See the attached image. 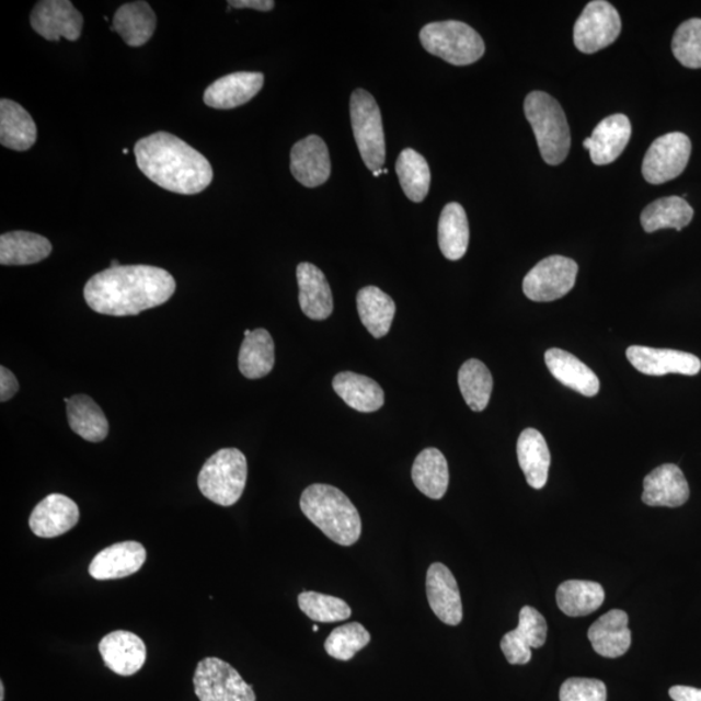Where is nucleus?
<instances>
[{"label":"nucleus","mask_w":701,"mask_h":701,"mask_svg":"<svg viewBox=\"0 0 701 701\" xmlns=\"http://www.w3.org/2000/svg\"><path fill=\"white\" fill-rule=\"evenodd\" d=\"M175 291L170 272L151 265H120L88 280L83 296L91 310L116 318L164 304Z\"/></svg>","instance_id":"1"},{"label":"nucleus","mask_w":701,"mask_h":701,"mask_svg":"<svg viewBox=\"0 0 701 701\" xmlns=\"http://www.w3.org/2000/svg\"><path fill=\"white\" fill-rule=\"evenodd\" d=\"M135 156L140 172L171 193L199 194L214 180L209 161L171 133L158 131L139 139Z\"/></svg>","instance_id":"2"},{"label":"nucleus","mask_w":701,"mask_h":701,"mask_svg":"<svg viewBox=\"0 0 701 701\" xmlns=\"http://www.w3.org/2000/svg\"><path fill=\"white\" fill-rule=\"evenodd\" d=\"M300 509L313 525L341 545H353L361 536V518L340 489L315 483L303 491Z\"/></svg>","instance_id":"3"},{"label":"nucleus","mask_w":701,"mask_h":701,"mask_svg":"<svg viewBox=\"0 0 701 701\" xmlns=\"http://www.w3.org/2000/svg\"><path fill=\"white\" fill-rule=\"evenodd\" d=\"M524 107L545 163H563L571 151L572 140L570 124L559 102L543 91H532L526 96Z\"/></svg>","instance_id":"4"},{"label":"nucleus","mask_w":701,"mask_h":701,"mask_svg":"<svg viewBox=\"0 0 701 701\" xmlns=\"http://www.w3.org/2000/svg\"><path fill=\"white\" fill-rule=\"evenodd\" d=\"M248 482V460L237 448H222L203 466L198 476L200 493L210 502L231 507L241 499Z\"/></svg>","instance_id":"5"},{"label":"nucleus","mask_w":701,"mask_h":701,"mask_svg":"<svg viewBox=\"0 0 701 701\" xmlns=\"http://www.w3.org/2000/svg\"><path fill=\"white\" fill-rule=\"evenodd\" d=\"M420 41L427 53L458 67L473 65L486 50L481 35L472 26L456 20L425 25L420 32Z\"/></svg>","instance_id":"6"},{"label":"nucleus","mask_w":701,"mask_h":701,"mask_svg":"<svg viewBox=\"0 0 701 701\" xmlns=\"http://www.w3.org/2000/svg\"><path fill=\"white\" fill-rule=\"evenodd\" d=\"M350 124L357 149L370 172L382 170L386 142L381 110L368 91L356 89L349 102Z\"/></svg>","instance_id":"7"},{"label":"nucleus","mask_w":701,"mask_h":701,"mask_svg":"<svg viewBox=\"0 0 701 701\" xmlns=\"http://www.w3.org/2000/svg\"><path fill=\"white\" fill-rule=\"evenodd\" d=\"M194 690L200 701H256L255 691L233 666L207 657L196 666Z\"/></svg>","instance_id":"8"},{"label":"nucleus","mask_w":701,"mask_h":701,"mask_svg":"<svg viewBox=\"0 0 701 701\" xmlns=\"http://www.w3.org/2000/svg\"><path fill=\"white\" fill-rule=\"evenodd\" d=\"M691 149V140L683 133H668L658 137L643 159L644 180L652 185H662L677 179L689 164Z\"/></svg>","instance_id":"9"},{"label":"nucleus","mask_w":701,"mask_h":701,"mask_svg":"<svg viewBox=\"0 0 701 701\" xmlns=\"http://www.w3.org/2000/svg\"><path fill=\"white\" fill-rule=\"evenodd\" d=\"M578 275L573 258L550 256L539 262L524 278L522 289L532 301H553L571 292Z\"/></svg>","instance_id":"10"},{"label":"nucleus","mask_w":701,"mask_h":701,"mask_svg":"<svg viewBox=\"0 0 701 701\" xmlns=\"http://www.w3.org/2000/svg\"><path fill=\"white\" fill-rule=\"evenodd\" d=\"M622 30L619 12L605 0L586 5L574 25V45L581 53L595 54L612 45Z\"/></svg>","instance_id":"11"},{"label":"nucleus","mask_w":701,"mask_h":701,"mask_svg":"<svg viewBox=\"0 0 701 701\" xmlns=\"http://www.w3.org/2000/svg\"><path fill=\"white\" fill-rule=\"evenodd\" d=\"M31 25L47 41H79L83 27V18L69 0H42L34 5Z\"/></svg>","instance_id":"12"},{"label":"nucleus","mask_w":701,"mask_h":701,"mask_svg":"<svg viewBox=\"0 0 701 701\" xmlns=\"http://www.w3.org/2000/svg\"><path fill=\"white\" fill-rule=\"evenodd\" d=\"M627 357L631 366L647 376H697L701 370L699 357L683 350L631 346Z\"/></svg>","instance_id":"13"},{"label":"nucleus","mask_w":701,"mask_h":701,"mask_svg":"<svg viewBox=\"0 0 701 701\" xmlns=\"http://www.w3.org/2000/svg\"><path fill=\"white\" fill-rule=\"evenodd\" d=\"M547 621L536 608L521 609L520 621L515 630L502 637L501 648L512 665H525L531 660V648H541L547 640Z\"/></svg>","instance_id":"14"},{"label":"nucleus","mask_w":701,"mask_h":701,"mask_svg":"<svg viewBox=\"0 0 701 701\" xmlns=\"http://www.w3.org/2000/svg\"><path fill=\"white\" fill-rule=\"evenodd\" d=\"M290 160L294 179L306 187L324 185L331 177V156L326 143L319 136H308L294 145Z\"/></svg>","instance_id":"15"},{"label":"nucleus","mask_w":701,"mask_h":701,"mask_svg":"<svg viewBox=\"0 0 701 701\" xmlns=\"http://www.w3.org/2000/svg\"><path fill=\"white\" fill-rule=\"evenodd\" d=\"M426 594L432 611L446 625L462 621V602L458 582L445 564L434 563L426 574Z\"/></svg>","instance_id":"16"},{"label":"nucleus","mask_w":701,"mask_h":701,"mask_svg":"<svg viewBox=\"0 0 701 701\" xmlns=\"http://www.w3.org/2000/svg\"><path fill=\"white\" fill-rule=\"evenodd\" d=\"M80 521V509L70 497L51 494L32 512L30 526L39 538H56L72 530Z\"/></svg>","instance_id":"17"},{"label":"nucleus","mask_w":701,"mask_h":701,"mask_svg":"<svg viewBox=\"0 0 701 701\" xmlns=\"http://www.w3.org/2000/svg\"><path fill=\"white\" fill-rule=\"evenodd\" d=\"M642 501L650 507L678 508L689 501L690 487L681 468L664 464L643 481Z\"/></svg>","instance_id":"18"},{"label":"nucleus","mask_w":701,"mask_h":701,"mask_svg":"<svg viewBox=\"0 0 701 701\" xmlns=\"http://www.w3.org/2000/svg\"><path fill=\"white\" fill-rule=\"evenodd\" d=\"M100 652L107 668L118 676H135L143 668L147 657L145 643L130 631L117 630L105 635Z\"/></svg>","instance_id":"19"},{"label":"nucleus","mask_w":701,"mask_h":701,"mask_svg":"<svg viewBox=\"0 0 701 701\" xmlns=\"http://www.w3.org/2000/svg\"><path fill=\"white\" fill-rule=\"evenodd\" d=\"M146 558L145 547L138 542L112 544L91 561L89 573L97 581L129 577L143 566Z\"/></svg>","instance_id":"20"},{"label":"nucleus","mask_w":701,"mask_h":701,"mask_svg":"<svg viewBox=\"0 0 701 701\" xmlns=\"http://www.w3.org/2000/svg\"><path fill=\"white\" fill-rule=\"evenodd\" d=\"M264 85L261 72H235L221 77L209 85L203 101L216 110L241 107L256 96Z\"/></svg>","instance_id":"21"},{"label":"nucleus","mask_w":701,"mask_h":701,"mask_svg":"<svg viewBox=\"0 0 701 701\" xmlns=\"http://www.w3.org/2000/svg\"><path fill=\"white\" fill-rule=\"evenodd\" d=\"M299 303L308 319L322 321L333 313V294L324 272L311 263H300L297 268Z\"/></svg>","instance_id":"22"},{"label":"nucleus","mask_w":701,"mask_h":701,"mask_svg":"<svg viewBox=\"0 0 701 701\" xmlns=\"http://www.w3.org/2000/svg\"><path fill=\"white\" fill-rule=\"evenodd\" d=\"M629 616L620 609L607 612L588 629V640L596 654L617 658L627 654L631 646Z\"/></svg>","instance_id":"23"},{"label":"nucleus","mask_w":701,"mask_h":701,"mask_svg":"<svg viewBox=\"0 0 701 701\" xmlns=\"http://www.w3.org/2000/svg\"><path fill=\"white\" fill-rule=\"evenodd\" d=\"M544 359L551 375L566 388L588 398L598 394L600 390L598 376L576 356L564 349L551 348L547 350Z\"/></svg>","instance_id":"24"},{"label":"nucleus","mask_w":701,"mask_h":701,"mask_svg":"<svg viewBox=\"0 0 701 701\" xmlns=\"http://www.w3.org/2000/svg\"><path fill=\"white\" fill-rule=\"evenodd\" d=\"M157 24V13L151 5L139 0L126 3L116 11L111 31L120 34L126 45L140 47L152 38Z\"/></svg>","instance_id":"25"},{"label":"nucleus","mask_w":701,"mask_h":701,"mask_svg":"<svg viewBox=\"0 0 701 701\" xmlns=\"http://www.w3.org/2000/svg\"><path fill=\"white\" fill-rule=\"evenodd\" d=\"M631 137L628 116L617 114L605 118L593 131L590 157L596 165H607L621 156Z\"/></svg>","instance_id":"26"},{"label":"nucleus","mask_w":701,"mask_h":701,"mask_svg":"<svg viewBox=\"0 0 701 701\" xmlns=\"http://www.w3.org/2000/svg\"><path fill=\"white\" fill-rule=\"evenodd\" d=\"M37 125L23 105L0 101V143L13 151H27L37 140Z\"/></svg>","instance_id":"27"},{"label":"nucleus","mask_w":701,"mask_h":701,"mask_svg":"<svg viewBox=\"0 0 701 701\" xmlns=\"http://www.w3.org/2000/svg\"><path fill=\"white\" fill-rule=\"evenodd\" d=\"M517 458L529 486L543 489L549 480L551 453L542 433L525 429L517 440Z\"/></svg>","instance_id":"28"},{"label":"nucleus","mask_w":701,"mask_h":701,"mask_svg":"<svg viewBox=\"0 0 701 701\" xmlns=\"http://www.w3.org/2000/svg\"><path fill=\"white\" fill-rule=\"evenodd\" d=\"M333 389L350 409L370 413L382 409L384 394L381 386L371 378L342 371L333 380Z\"/></svg>","instance_id":"29"},{"label":"nucleus","mask_w":701,"mask_h":701,"mask_svg":"<svg viewBox=\"0 0 701 701\" xmlns=\"http://www.w3.org/2000/svg\"><path fill=\"white\" fill-rule=\"evenodd\" d=\"M53 244L31 231H10L0 237V264L32 265L50 256Z\"/></svg>","instance_id":"30"},{"label":"nucleus","mask_w":701,"mask_h":701,"mask_svg":"<svg viewBox=\"0 0 701 701\" xmlns=\"http://www.w3.org/2000/svg\"><path fill=\"white\" fill-rule=\"evenodd\" d=\"M356 303L363 325L375 338L389 334L397 306L388 294L376 286H367L357 292Z\"/></svg>","instance_id":"31"},{"label":"nucleus","mask_w":701,"mask_h":701,"mask_svg":"<svg viewBox=\"0 0 701 701\" xmlns=\"http://www.w3.org/2000/svg\"><path fill=\"white\" fill-rule=\"evenodd\" d=\"M70 429L77 436L93 441H102L108 436L110 425L101 406L88 395L65 399Z\"/></svg>","instance_id":"32"},{"label":"nucleus","mask_w":701,"mask_h":701,"mask_svg":"<svg viewBox=\"0 0 701 701\" xmlns=\"http://www.w3.org/2000/svg\"><path fill=\"white\" fill-rule=\"evenodd\" d=\"M412 480L421 493L434 501L441 499L450 483L445 455L433 447L420 452L412 468Z\"/></svg>","instance_id":"33"},{"label":"nucleus","mask_w":701,"mask_h":701,"mask_svg":"<svg viewBox=\"0 0 701 701\" xmlns=\"http://www.w3.org/2000/svg\"><path fill=\"white\" fill-rule=\"evenodd\" d=\"M275 342L265 329H256L244 336L238 366L241 374L249 380H257L268 376L275 367Z\"/></svg>","instance_id":"34"},{"label":"nucleus","mask_w":701,"mask_h":701,"mask_svg":"<svg viewBox=\"0 0 701 701\" xmlns=\"http://www.w3.org/2000/svg\"><path fill=\"white\" fill-rule=\"evenodd\" d=\"M438 242L441 254L448 261H460L469 245V222L466 209L459 203H448L441 210L438 223Z\"/></svg>","instance_id":"35"},{"label":"nucleus","mask_w":701,"mask_h":701,"mask_svg":"<svg viewBox=\"0 0 701 701\" xmlns=\"http://www.w3.org/2000/svg\"><path fill=\"white\" fill-rule=\"evenodd\" d=\"M605 598V588L591 581H565L556 593L560 611L570 617H584L598 611Z\"/></svg>","instance_id":"36"},{"label":"nucleus","mask_w":701,"mask_h":701,"mask_svg":"<svg viewBox=\"0 0 701 701\" xmlns=\"http://www.w3.org/2000/svg\"><path fill=\"white\" fill-rule=\"evenodd\" d=\"M693 209L681 196H666L643 209L641 222L646 233L660 229L681 231L692 221Z\"/></svg>","instance_id":"37"},{"label":"nucleus","mask_w":701,"mask_h":701,"mask_svg":"<svg viewBox=\"0 0 701 701\" xmlns=\"http://www.w3.org/2000/svg\"><path fill=\"white\" fill-rule=\"evenodd\" d=\"M395 170L406 198L415 203L423 202L432 182L430 168L425 158L415 150L405 149L397 160Z\"/></svg>","instance_id":"38"},{"label":"nucleus","mask_w":701,"mask_h":701,"mask_svg":"<svg viewBox=\"0 0 701 701\" xmlns=\"http://www.w3.org/2000/svg\"><path fill=\"white\" fill-rule=\"evenodd\" d=\"M493 376L480 360L471 359L462 364L459 370V388L462 398L474 412H482L490 402L493 392Z\"/></svg>","instance_id":"39"},{"label":"nucleus","mask_w":701,"mask_h":701,"mask_svg":"<svg viewBox=\"0 0 701 701\" xmlns=\"http://www.w3.org/2000/svg\"><path fill=\"white\" fill-rule=\"evenodd\" d=\"M301 612L315 622L333 623L346 621L353 611L345 600L313 591H304L298 598Z\"/></svg>","instance_id":"40"},{"label":"nucleus","mask_w":701,"mask_h":701,"mask_svg":"<svg viewBox=\"0 0 701 701\" xmlns=\"http://www.w3.org/2000/svg\"><path fill=\"white\" fill-rule=\"evenodd\" d=\"M370 640L369 631L361 623L349 622L332 631L325 642V651L336 660L348 662L367 647Z\"/></svg>","instance_id":"41"},{"label":"nucleus","mask_w":701,"mask_h":701,"mask_svg":"<svg viewBox=\"0 0 701 701\" xmlns=\"http://www.w3.org/2000/svg\"><path fill=\"white\" fill-rule=\"evenodd\" d=\"M671 50L686 68H701V19H690L678 27Z\"/></svg>","instance_id":"42"},{"label":"nucleus","mask_w":701,"mask_h":701,"mask_svg":"<svg viewBox=\"0 0 701 701\" xmlns=\"http://www.w3.org/2000/svg\"><path fill=\"white\" fill-rule=\"evenodd\" d=\"M560 701H607V687L599 679L570 678L561 686Z\"/></svg>","instance_id":"43"},{"label":"nucleus","mask_w":701,"mask_h":701,"mask_svg":"<svg viewBox=\"0 0 701 701\" xmlns=\"http://www.w3.org/2000/svg\"><path fill=\"white\" fill-rule=\"evenodd\" d=\"M19 391V382L15 375L5 367H0V402H9L16 395Z\"/></svg>","instance_id":"44"},{"label":"nucleus","mask_w":701,"mask_h":701,"mask_svg":"<svg viewBox=\"0 0 701 701\" xmlns=\"http://www.w3.org/2000/svg\"><path fill=\"white\" fill-rule=\"evenodd\" d=\"M228 4L234 9H251L262 12L272 11L276 5L273 0H229Z\"/></svg>","instance_id":"45"},{"label":"nucleus","mask_w":701,"mask_h":701,"mask_svg":"<svg viewBox=\"0 0 701 701\" xmlns=\"http://www.w3.org/2000/svg\"><path fill=\"white\" fill-rule=\"evenodd\" d=\"M669 696L675 701H701V690L690 686H673Z\"/></svg>","instance_id":"46"},{"label":"nucleus","mask_w":701,"mask_h":701,"mask_svg":"<svg viewBox=\"0 0 701 701\" xmlns=\"http://www.w3.org/2000/svg\"><path fill=\"white\" fill-rule=\"evenodd\" d=\"M584 147H585V149H587L588 151H590V149H591V139H590V138H586V139L584 140Z\"/></svg>","instance_id":"47"},{"label":"nucleus","mask_w":701,"mask_h":701,"mask_svg":"<svg viewBox=\"0 0 701 701\" xmlns=\"http://www.w3.org/2000/svg\"><path fill=\"white\" fill-rule=\"evenodd\" d=\"M0 701H4V683L0 682Z\"/></svg>","instance_id":"48"},{"label":"nucleus","mask_w":701,"mask_h":701,"mask_svg":"<svg viewBox=\"0 0 701 701\" xmlns=\"http://www.w3.org/2000/svg\"><path fill=\"white\" fill-rule=\"evenodd\" d=\"M120 265H122V264H120V263H118L117 261H112V262H111V265H110V268H117V266H120Z\"/></svg>","instance_id":"49"},{"label":"nucleus","mask_w":701,"mask_h":701,"mask_svg":"<svg viewBox=\"0 0 701 701\" xmlns=\"http://www.w3.org/2000/svg\"><path fill=\"white\" fill-rule=\"evenodd\" d=\"M382 173H383V170H378V171L371 172V174H374V175H375V177H380V175H381Z\"/></svg>","instance_id":"50"},{"label":"nucleus","mask_w":701,"mask_h":701,"mask_svg":"<svg viewBox=\"0 0 701 701\" xmlns=\"http://www.w3.org/2000/svg\"><path fill=\"white\" fill-rule=\"evenodd\" d=\"M388 173H389V171L386 170V168H383V174H388Z\"/></svg>","instance_id":"51"},{"label":"nucleus","mask_w":701,"mask_h":701,"mask_svg":"<svg viewBox=\"0 0 701 701\" xmlns=\"http://www.w3.org/2000/svg\"><path fill=\"white\" fill-rule=\"evenodd\" d=\"M318 630H319V627H318V625H314V627H313V631H318Z\"/></svg>","instance_id":"52"},{"label":"nucleus","mask_w":701,"mask_h":701,"mask_svg":"<svg viewBox=\"0 0 701 701\" xmlns=\"http://www.w3.org/2000/svg\"><path fill=\"white\" fill-rule=\"evenodd\" d=\"M123 152H124V153H125V156H126V153H128L129 151H128V149H124V151H123Z\"/></svg>","instance_id":"53"}]
</instances>
